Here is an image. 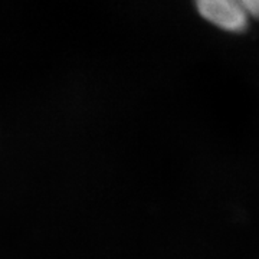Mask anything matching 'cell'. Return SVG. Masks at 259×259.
Segmentation results:
<instances>
[{
	"label": "cell",
	"instance_id": "obj_1",
	"mask_svg": "<svg viewBox=\"0 0 259 259\" xmlns=\"http://www.w3.org/2000/svg\"><path fill=\"white\" fill-rule=\"evenodd\" d=\"M199 13L207 22L228 32H243L249 16L238 0H194Z\"/></svg>",
	"mask_w": 259,
	"mask_h": 259
},
{
	"label": "cell",
	"instance_id": "obj_2",
	"mask_svg": "<svg viewBox=\"0 0 259 259\" xmlns=\"http://www.w3.org/2000/svg\"><path fill=\"white\" fill-rule=\"evenodd\" d=\"M249 18L259 19V0H238Z\"/></svg>",
	"mask_w": 259,
	"mask_h": 259
}]
</instances>
